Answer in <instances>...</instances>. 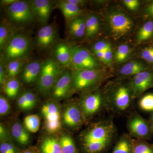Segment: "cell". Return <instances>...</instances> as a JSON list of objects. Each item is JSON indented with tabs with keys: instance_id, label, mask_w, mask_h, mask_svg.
<instances>
[{
	"instance_id": "cell-1",
	"label": "cell",
	"mask_w": 153,
	"mask_h": 153,
	"mask_svg": "<svg viewBox=\"0 0 153 153\" xmlns=\"http://www.w3.org/2000/svg\"><path fill=\"white\" fill-rule=\"evenodd\" d=\"M113 121L104 119L91 124L79 134V153H108L117 139Z\"/></svg>"
},
{
	"instance_id": "cell-2",
	"label": "cell",
	"mask_w": 153,
	"mask_h": 153,
	"mask_svg": "<svg viewBox=\"0 0 153 153\" xmlns=\"http://www.w3.org/2000/svg\"><path fill=\"white\" fill-rule=\"evenodd\" d=\"M106 111L116 116H128L133 111L135 99L129 82H113L103 92Z\"/></svg>"
},
{
	"instance_id": "cell-3",
	"label": "cell",
	"mask_w": 153,
	"mask_h": 153,
	"mask_svg": "<svg viewBox=\"0 0 153 153\" xmlns=\"http://www.w3.org/2000/svg\"><path fill=\"white\" fill-rule=\"evenodd\" d=\"M31 43L29 38L22 33H15L1 52V60L5 64L12 60H25L30 53Z\"/></svg>"
},
{
	"instance_id": "cell-4",
	"label": "cell",
	"mask_w": 153,
	"mask_h": 153,
	"mask_svg": "<svg viewBox=\"0 0 153 153\" xmlns=\"http://www.w3.org/2000/svg\"><path fill=\"white\" fill-rule=\"evenodd\" d=\"M55 58H48L41 63V72L37 82V89L44 94L52 92L56 81L64 70Z\"/></svg>"
},
{
	"instance_id": "cell-5",
	"label": "cell",
	"mask_w": 153,
	"mask_h": 153,
	"mask_svg": "<svg viewBox=\"0 0 153 153\" xmlns=\"http://www.w3.org/2000/svg\"><path fill=\"white\" fill-rule=\"evenodd\" d=\"M100 69L75 70L72 72V91H88L101 83L105 78Z\"/></svg>"
},
{
	"instance_id": "cell-6",
	"label": "cell",
	"mask_w": 153,
	"mask_h": 153,
	"mask_svg": "<svg viewBox=\"0 0 153 153\" xmlns=\"http://www.w3.org/2000/svg\"><path fill=\"white\" fill-rule=\"evenodd\" d=\"M78 102L84 115L85 121L102 111H106L104 94L99 90L87 92Z\"/></svg>"
},
{
	"instance_id": "cell-7",
	"label": "cell",
	"mask_w": 153,
	"mask_h": 153,
	"mask_svg": "<svg viewBox=\"0 0 153 153\" xmlns=\"http://www.w3.org/2000/svg\"><path fill=\"white\" fill-rule=\"evenodd\" d=\"M127 128L128 134L132 138L148 140L153 136L150 121L143 117L134 110L127 116Z\"/></svg>"
},
{
	"instance_id": "cell-8",
	"label": "cell",
	"mask_w": 153,
	"mask_h": 153,
	"mask_svg": "<svg viewBox=\"0 0 153 153\" xmlns=\"http://www.w3.org/2000/svg\"><path fill=\"white\" fill-rule=\"evenodd\" d=\"M6 12L12 25L19 26L29 25L36 19L30 1L17 0L6 7Z\"/></svg>"
},
{
	"instance_id": "cell-9",
	"label": "cell",
	"mask_w": 153,
	"mask_h": 153,
	"mask_svg": "<svg viewBox=\"0 0 153 153\" xmlns=\"http://www.w3.org/2000/svg\"><path fill=\"white\" fill-rule=\"evenodd\" d=\"M71 49V66L74 70L99 69L98 62L87 49L73 45Z\"/></svg>"
},
{
	"instance_id": "cell-10",
	"label": "cell",
	"mask_w": 153,
	"mask_h": 153,
	"mask_svg": "<svg viewBox=\"0 0 153 153\" xmlns=\"http://www.w3.org/2000/svg\"><path fill=\"white\" fill-rule=\"evenodd\" d=\"M108 20L111 32L116 38L125 36L131 31L134 26L133 22L130 18L119 12L110 14Z\"/></svg>"
},
{
	"instance_id": "cell-11",
	"label": "cell",
	"mask_w": 153,
	"mask_h": 153,
	"mask_svg": "<svg viewBox=\"0 0 153 153\" xmlns=\"http://www.w3.org/2000/svg\"><path fill=\"white\" fill-rule=\"evenodd\" d=\"M129 82L135 98H140L146 91L153 88V72L147 70L142 71Z\"/></svg>"
},
{
	"instance_id": "cell-12",
	"label": "cell",
	"mask_w": 153,
	"mask_h": 153,
	"mask_svg": "<svg viewBox=\"0 0 153 153\" xmlns=\"http://www.w3.org/2000/svg\"><path fill=\"white\" fill-rule=\"evenodd\" d=\"M57 32L55 26L53 25H45L38 30L36 35V47L41 50L52 48L57 43Z\"/></svg>"
},
{
	"instance_id": "cell-13",
	"label": "cell",
	"mask_w": 153,
	"mask_h": 153,
	"mask_svg": "<svg viewBox=\"0 0 153 153\" xmlns=\"http://www.w3.org/2000/svg\"><path fill=\"white\" fill-rule=\"evenodd\" d=\"M64 123L67 126L78 129L85 121L79 102H74L69 105L64 111L63 114Z\"/></svg>"
},
{
	"instance_id": "cell-14",
	"label": "cell",
	"mask_w": 153,
	"mask_h": 153,
	"mask_svg": "<svg viewBox=\"0 0 153 153\" xmlns=\"http://www.w3.org/2000/svg\"><path fill=\"white\" fill-rule=\"evenodd\" d=\"M36 19L41 25H47L55 2L50 0H33L30 1Z\"/></svg>"
},
{
	"instance_id": "cell-15",
	"label": "cell",
	"mask_w": 153,
	"mask_h": 153,
	"mask_svg": "<svg viewBox=\"0 0 153 153\" xmlns=\"http://www.w3.org/2000/svg\"><path fill=\"white\" fill-rule=\"evenodd\" d=\"M72 72L64 70L52 89V97L55 99H60L68 95L72 91Z\"/></svg>"
},
{
	"instance_id": "cell-16",
	"label": "cell",
	"mask_w": 153,
	"mask_h": 153,
	"mask_svg": "<svg viewBox=\"0 0 153 153\" xmlns=\"http://www.w3.org/2000/svg\"><path fill=\"white\" fill-rule=\"evenodd\" d=\"M55 59L63 67L69 68L71 66V45L65 42H57L53 47Z\"/></svg>"
},
{
	"instance_id": "cell-17",
	"label": "cell",
	"mask_w": 153,
	"mask_h": 153,
	"mask_svg": "<svg viewBox=\"0 0 153 153\" xmlns=\"http://www.w3.org/2000/svg\"><path fill=\"white\" fill-rule=\"evenodd\" d=\"M41 63L38 60H33L25 63L21 72L24 82L30 85L37 82L41 72Z\"/></svg>"
},
{
	"instance_id": "cell-18",
	"label": "cell",
	"mask_w": 153,
	"mask_h": 153,
	"mask_svg": "<svg viewBox=\"0 0 153 153\" xmlns=\"http://www.w3.org/2000/svg\"><path fill=\"white\" fill-rule=\"evenodd\" d=\"M85 20L83 17L78 16L67 22L66 31L70 37L80 38L85 37Z\"/></svg>"
},
{
	"instance_id": "cell-19",
	"label": "cell",
	"mask_w": 153,
	"mask_h": 153,
	"mask_svg": "<svg viewBox=\"0 0 153 153\" xmlns=\"http://www.w3.org/2000/svg\"><path fill=\"white\" fill-rule=\"evenodd\" d=\"M37 148L39 153H63L59 139L54 137H46Z\"/></svg>"
},
{
	"instance_id": "cell-20",
	"label": "cell",
	"mask_w": 153,
	"mask_h": 153,
	"mask_svg": "<svg viewBox=\"0 0 153 153\" xmlns=\"http://www.w3.org/2000/svg\"><path fill=\"white\" fill-rule=\"evenodd\" d=\"M111 153H133L132 138L128 134H122L117 138Z\"/></svg>"
},
{
	"instance_id": "cell-21",
	"label": "cell",
	"mask_w": 153,
	"mask_h": 153,
	"mask_svg": "<svg viewBox=\"0 0 153 153\" xmlns=\"http://www.w3.org/2000/svg\"><path fill=\"white\" fill-rule=\"evenodd\" d=\"M57 5L63 13L66 22L79 16L81 13L79 7L68 2L67 0L58 1Z\"/></svg>"
},
{
	"instance_id": "cell-22",
	"label": "cell",
	"mask_w": 153,
	"mask_h": 153,
	"mask_svg": "<svg viewBox=\"0 0 153 153\" xmlns=\"http://www.w3.org/2000/svg\"><path fill=\"white\" fill-rule=\"evenodd\" d=\"M11 133L16 141L22 146H26L30 142V134L27 130L19 123H15L11 128Z\"/></svg>"
},
{
	"instance_id": "cell-23",
	"label": "cell",
	"mask_w": 153,
	"mask_h": 153,
	"mask_svg": "<svg viewBox=\"0 0 153 153\" xmlns=\"http://www.w3.org/2000/svg\"><path fill=\"white\" fill-rule=\"evenodd\" d=\"M13 26L10 22H1L0 25V49H2L8 44L16 33Z\"/></svg>"
},
{
	"instance_id": "cell-24",
	"label": "cell",
	"mask_w": 153,
	"mask_h": 153,
	"mask_svg": "<svg viewBox=\"0 0 153 153\" xmlns=\"http://www.w3.org/2000/svg\"><path fill=\"white\" fill-rule=\"evenodd\" d=\"M100 23L94 14H91L85 20V38L90 39L95 37L100 30Z\"/></svg>"
},
{
	"instance_id": "cell-25",
	"label": "cell",
	"mask_w": 153,
	"mask_h": 153,
	"mask_svg": "<svg viewBox=\"0 0 153 153\" xmlns=\"http://www.w3.org/2000/svg\"><path fill=\"white\" fill-rule=\"evenodd\" d=\"M146 69V68L142 63L134 61L127 63L123 66L120 70L119 74L122 76H134Z\"/></svg>"
},
{
	"instance_id": "cell-26",
	"label": "cell",
	"mask_w": 153,
	"mask_h": 153,
	"mask_svg": "<svg viewBox=\"0 0 153 153\" xmlns=\"http://www.w3.org/2000/svg\"><path fill=\"white\" fill-rule=\"evenodd\" d=\"M59 141L63 153H79L74 140L70 135H63Z\"/></svg>"
},
{
	"instance_id": "cell-27",
	"label": "cell",
	"mask_w": 153,
	"mask_h": 153,
	"mask_svg": "<svg viewBox=\"0 0 153 153\" xmlns=\"http://www.w3.org/2000/svg\"><path fill=\"white\" fill-rule=\"evenodd\" d=\"M25 63V60H12L5 64L7 79L15 78L21 73Z\"/></svg>"
},
{
	"instance_id": "cell-28",
	"label": "cell",
	"mask_w": 153,
	"mask_h": 153,
	"mask_svg": "<svg viewBox=\"0 0 153 153\" xmlns=\"http://www.w3.org/2000/svg\"><path fill=\"white\" fill-rule=\"evenodd\" d=\"M20 88V82L16 77L7 79L3 85L4 93L10 99L14 98L18 95Z\"/></svg>"
},
{
	"instance_id": "cell-29",
	"label": "cell",
	"mask_w": 153,
	"mask_h": 153,
	"mask_svg": "<svg viewBox=\"0 0 153 153\" xmlns=\"http://www.w3.org/2000/svg\"><path fill=\"white\" fill-rule=\"evenodd\" d=\"M133 153H153L152 144L146 140L133 138Z\"/></svg>"
},
{
	"instance_id": "cell-30",
	"label": "cell",
	"mask_w": 153,
	"mask_h": 153,
	"mask_svg": "<svg viewBox=\"0 0 153 153\" xmlns=\"http://www.w3.org/2000/svg\"><path fill=\"white\" fill-rule=\"evenodd\" d=\"M153 35V22L148 21L143 25L138 31L137 35V40L143 42L150 38Z\"/></svg>"
},
{
	"instance_id": "cell-31",
	"label": "cell",
	"mask_w": 153,
	"mask_h": 153,
	"mask_svg": "<svg viewBox=\"0 0 153 153\" xmlns=\"http://www.w3.org/2000/svg\"><path fill=\"white\" fill-rule=\"evenodd\" d=\"M24 124L28 131L35 133L38 131L40 128V118L36 114L27 116L24 119Z\"/></svg>"
},
{
	"instance_id": "cell-32",
	"label": "cell",
	"mask_w": 153,
	"mask_h": 153,
	"mask_svg": "<svg viewBox=\"0 0 153 153\" xmlns=\"http://www.w3.org/2000/svg\"><path fill=\"white\" fill-rule=\"evenodd\" d=\"M140 109L147 112H153V93L145 94L140 98L138 102Z\"/></svg>"
},
{
	"instance_id": "cell-33",
	"label": "cell",
	"mask_w": 153,
	"mask_h": 153,
	"mask_svg": "<svg viewBox=\"0 0 153 153\" xmlns=\"http://www.w3.org/2000/svg\"><path fill=\"white\" fill-rule=\"evenodd\" d=\"M41 111L44 117L60 114L59 107L53 102H49L44 105L41 108Z\"/></svg>"
},
{
	"instance_id": "cell-34",
	"label": "cell",
	"mask_w": 153,
	"mask_h": 153,
	"mask_svg": "<svg viewBox=\"0 0 153 153\" xmlns=\"http://www.w3.org/2000/svg\"><path fill=\"white\" fill-rule=\"evenodd\" d=\"M130 52V49L128 45L122 44L118 47L115 59L118 62H122L127 59Z\"/></svg>"
},
{
	"instance_id": "cell-35",
	"label": "cell",
	"mask_w": 153,
	"mask_h": 153,
	"mask_svg": "<svg viewBox=\"0 0 153 153\" xmlns=\"http://www.w3.org/2000/svg\"><path fill=\"white\" fill-rule=\"evenodd\" d=\"M20 151L9 140L1 141L0 153H19Z\"/></svg>"
},
{
	"instance_id": "cell-36",
	"label": "cell",
	"mask_w": 153,
	"mask_h": 153,
	"mask_svg": "<svg viewBox=\"0 0 153 153\" xmlns=\"http://www.w3.org/2000/svg\"><path fill=\"white\" fill-rule=\"evenodd\" d=\"M45 128L49 133H55L59 131L61 128V123L60 120L55 121L45 122Z\"/></svg>"
},
{
	"instance_id": "cell-37",
	"label": "cell",
	"mask_w": 153,
	"mask_h": 153,
	"mask_svg": "<svg viewBox=\"0 0 153 153\" xmlns=\"http://www.w3.org/2000/svg\"><path fill=\"white\" fill-rule=\"evenodd\" d=\"M22 93L25 96L26 101L30 107V109H32L37 104V98L36 94L32 91H25Z\"/></svg>"
},
{
	"instance_id": "cell-38",
	"label": "cell",
	"mask_w": 153,
	"mask_h": 153,
	"mask_svg": "<svg viewBox=\"0 0 153 153\" xmlns=\"http://www.w3.org/2000/svg\"><path fill=\"white\" fill-rule=\"evenodd\" d=\"M10 109V105L8 100L1 95L0 97V114L1 116L6 115Z\"/></svg>"
},
{
	"instance_id": "cell-39",
	"label": "cell",
	"mask_w": 153,
	"mask_h": 153,
	"mask_svg": "<svg viewBox=\"0 0 153 153\" xmlns=\"http://www.w3.org/2000/svg\"><path fill=\"white\" fill-rule=\"evenodd\" d=\"M111 47L110 44L104 41H100L97 42L92 47L93 52H104L108 48Z\"/></svg>"
},
{
	"instance_id": "cell-40",
	"label": "cell",
	"mask_w": 153,
	"mask_h": 153,
	"mask_svg": "<svg viewBox=\"0 0 153 153\" xmlns=\"http://www.w3.org/2000/svg\"><path fill=\"white\" fill-rule=\"evenodd\" d=\"M141 56L148 63H153V47L145 48L142 52Z\"/></svg>"
},
{
	"instance_id": "cell-41",
	"label": "cell",
	"mask_w": 153,
	"mask_h": 153,
	"mask_svg": "<svg viewBox=\"0 0 153 153\" xmlns=\"http://www.w3.org/2000/svg\"><path fill=\"white\" fill-rule=\"evenodd\" d=\"M123 2L124 5L131 10H136L140 7V1L138 0H124Z\"/></svg>"
},
{
	"instance_id": "cell-42",
	"label": "cell",
	"mask_w": 153,
	"mask_h": 153,
	"mask_svg": "<svg viewBox=\"0 0 153 153\" xmlns=\"http://www.w3.org/2000/svg\"><path fill=\"white\" fill-rule=\"evenodd\" d=\"M7 80V78L5 65L4 62L1 60V63H0V84L1 85H4Z\"/></svg>"
},
{
	"instance_id": "cell-43",
	"label": "cell",
	"mask_w": 153,
	"mask_h": 153,
	"mask_svg": "<svg viewBox=\"0 0 153 153\" xmlns=\"http://www.w3.org/2000/svg\"><path fill=\"white\" fill-rule=\"evenodd\" d=\"M17 104L19 108L24 110H30V107L26 101L25 96L22 93L17 100Z\"/></svg>"
},
{
	"instance_id": "cell-44",
	"label": "cell",
	"mask_w": 153,
	"mask_h": 153,
	"mask_svg": "<svg viewBox=\"0 0 153 153\" xmlns=\"http://www.w3.org/2000/svg\"><path fill=\"white\" fill-rule=\"evenodd\" d=\"M113 52L111 47L107 49L104 52V57L102 62L105 63H109L112 61Z\"/></svg>"
},
{
	"instance_id": "cell-45",
	"label": "cell",
	"mask_w": 153,
	"mask_h": 153,
	"mask_svg": "<svg viewBox=\"0 0 153 153\" xmlns=\"http://www.w3.org/2000/svg\"><path fill=\"white\" fill-rule=\"evenodd\" d=\"M0 138H1V141L6 140L8 138V134L6 131L4 127L3 126L1 123L0 125Z\"/></svg>"
},
{
	"instance_id": "cell-46",
	"label": "cell",
	"mask_w": 153,
	"mask_h": 153,
	"mask_svg": "<svg viewBox=\"0 0 153 153\" xmlns=\"http://www.w3.org/2000/svg\"><path fill=\"white\" fill-rule=\"evenodd\" d=\"M145 13L148 16L153 17V2L146 8Z\"/></svg>"
},
{
	"instance_id": "cell-47",
	"label": "cell",
	"mask_w": 153,
	"mask_h": 153,
	"mask_svg": "<svg viewBox=\"0 0 153 153\" xmlns=\"http://www.w3.org/2000/svg\"><path fill=\"white\" fill-rule=\"evenodd\" d=\"M19 153H39L37 148L30 147L26 149L20 151Z\"/></svg>"
},
{
	"instance_id": "cell-48",
	"label": "cell",
	"mask_w": 153,
	"mask_h": 153,
	"mask_svg": "<svg viewBox=\"0 0 153 153\" xmlns=\"http://www.w3.org/2000/svg\"><path fill=\"white\" fill-rule=\"evenodd\" d=\"M67 1L68 2L79 7V6H83L86 2L85 1H82V0H67Z\"/></svg>"
},
{
	"instance_id": "cell-49",
	"label": "cell",
	"mask_w": 153,
	"mask_h": 153,
	"mask_svg": "<svg viewBox=\"0 0 153 153\" xmlns=\"http://www.w3.org/2000/svg\"><path fill=\"white\" fill-rule=\"evenodd\" d=\"M17 1V0H2L1 1V4L6 6L7 7L16 2Z\"/></svg>"
},
{
	"instance_id": "cell-50",
	"label": "cell",
	"mask_w": 153,
	"mask_h": 153,
	"mask_svg": "<svg viewBox=\"0 0 153 153\" xmlns=\"http://www.w3.org/2000/svg\"><path fill=\"white\" fill-rule=\"evenodd\" d=\"M149 120L150 121L151 123L152 124V127L153 130V112L151 113L150 116Z\"/></svg>"
},
{
	"instance_id": "cell-51",
	"label": "cell",
	"mask_w": 153,
	"mask_h": 153,
	"mask_svg": "<svg viewBox=\"0 0 153 153\" xmlns=\"http://www.w3.org/2000/svg\"><path fill=\"white\" fill-rule=\"evenodd\" d=\"M152 146H153V144H152Z\"/></svg>"
}]
</instances>
